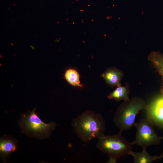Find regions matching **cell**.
Masks as SVG:
<instances>
[{
	"mask_svg": "<svg viewBox=\"0 0 163 163\" xmlns=\"http://www.w3.org/2000/svg\"><path fill=\"white\" fill-rule=\"evenodd\" d=\"M105 123L101 114L86 110L72 120V125L78 137L87 144L104 135Z\"/></svg>",
	"mask_w": 163,
	"mask_h": 163,
	"instance_id": "cell-1",
	"label": "cell"
},
{
	"mask_svg": "<svg viewBox=\"0 0 163 163\" xmlns=\"http://www.w3.org/2000/svg\"><path fill=\"white\" fill-rule=\"evenodd\" d=\"M148 105L141 97L136 96L124 101L116 110L113 121L120 131H127L134 126L137 114L141 110L146 109Z\"/></svg>",
	"mask_w": 163,
	"mask_h": 163,
	"instance_id": "cell-2",
	"label": "cell"
},
{
	"mask_svg": "<svg viewBox=\"0 0 163 163\" xmlns=\"http://www.w3.org/2000/svg\"><path fill=\"white\" fill-rule=\"evenodd\" d=\"M122 132L120 131L113 135H104L98 139L97 148L108 156L109 161L116 162L118 158L128 154L131 151L133 142H129L123 137Z\"/></svg>",
	"mask_w": 163,
	"mask_h": 163,
	"instance_id": "cell-3",
	"label": "cell"
},
{
	"mask_svg": "<svg viewBox=\"0 0 163 163\" xmlns=\"http://www.w3.org/2000/svg\"><path fill=\"white\" fill-rule=\"evenodd\" d=\"M21 123L26 132L40 137L49 136L56 126L54 122L49 123L43 122L36 113L35 110L28 115L23 116Z\"/></svg>",
	"mask_w": 163,
	"mask_h": 163,
	"instance_id": "cell-4",
	"label": "cell"
},
{
	"mask_svg": "<svg viewBox=\"0 0 163 163\" xmlns=\"http://www.w3.org/2000/svg\"><path fill=\"white\" fill-rule=\"evenodd\" d=\"M134 126L136 129L134 145H136L143 148L158 143L161 139L154 132L152 123L148 119L143 118Z\"/></svg>",
	"mask_w": 163,
	"mask_h": 163,
	"instance_id": "cell-5",
	"label": "cell"
},
{
	"mask_svg": "<svg viewBox=\"0 0 163 163\" xmlns=\"http://www.w3.org/2000/svg\"><path fill=\"white\" fill-rule=\"evenodd\" d=\"M123 75L122 71L113 67L107 68L101 76L108 86L117 87L121 85V80Z\"/></svg>",
	"mask_w": 163,
	"mask_h": 163,
	"instance_id": "cell-6",
	"label": "cell"
},
{
	"mask_svg": "<svg viewBox=\"0 0 163 163\" xmlns=\"http://www.w3.org/2000/svg\"><path fill=\"white\" fill-rule=\"evenodd\" d=\"M16 149V142L13 140L8 138L0 139V156L4 160L15 151Z\"/></svg>",
	"mask_w": 163,
	"mask_h": 163,
	"instance_id": "cell-7",
	"label": "cell"
},
{
	"mask_svg": "<svg viewBox=\"0 0 163 163\" xmlns=\"http://www.w3.org/2000/svg\"><path fill=\"white\" fill-rule=\"evenodd\" d=\"M141 152H135L130 151L128 154L133 157L134 163H152L158 159V156H151L146 150V148H143Z\"/></svg>",
	"mask_w": 163,
	"mask_h": 163,
	"instance_id": "cell-8",
	"label": "cell"
},
{
	"mask_svg": "<svg viewBox=\"0 0 163 163\" xmlns=\"http://www.w3.org/2000/svg\"><path fill=\"white\" fill-rule=\"evenodd\" d=\"M129 90L128 85L123 86L121 85L117 87L116 89L107 96L110 99H113L117 101L123 100H128L129 98Z\"/></svg>",
	"mask_w": 163,
	"mask_h": 163,
	"instance_id": "cell-9",
	"label": "cell"
},
{
	"mask_svg": "<svg viewBox=\"0 0 163 163\" xmlns=\"http://www.w3.org/2000/svg\"><path fill=\"white\" fill-rule=\"evenodd\" d=\"M148 59L156 68L163 81V55L158 51L152 52Z\"/></svg>",
	"mask_w": 163,
	"mask_h": 163,
	"instance_id": "cell-10",
	"label": "cell"
},
{
	"mask_svg": "<svg viewBox=\"0 0 163 163\" xmlns=\"http://www.w3.org/2000/svg\"><path fill=\"white\" fill-rule=\"evenodd\" d=\"M64 78L73 86L81 88L83 87V85L80 83L79 74L75 69L70 68L66 70L64 74Z\"/></svg>",
	"mask_w": 163,
	"mask_h": 163,
	"instance_id": "cell-11",
	"label": "cell"
},
{
	"mask_svg": "<svg viewBox=\"0 0 163 163\" xmlns=\"http://www.w3.org/2000/svg\"><path fill=\"white\" fill-rule=\"evenodd\" d=\"M158 159L163 158V153L160 156H158Z\"/></svg>",
	"mask_w": 163,
	"mask_h": 163,
	"instance_id": "cell-12",
	"label": "cell"
}]
</instances>
